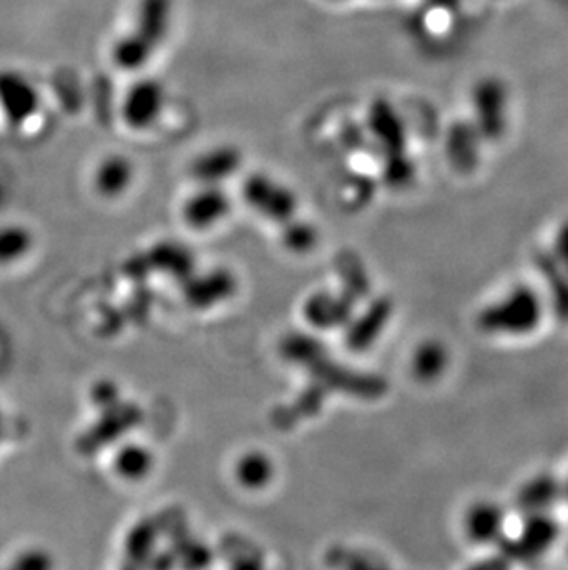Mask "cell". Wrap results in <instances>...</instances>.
Listing matches in <instances>:
<instances>
[{
    "mask_svg": "<svg viewBox=\"0 0 568 570\" xmlns=\"http://www.w3.org/2000/svg\"><path fill=\"white\" fill-rule=\"evenodd\" d=\"M545 317V303L537 291L519 285L478 313V328L491 336L522 338L536 333Z\"/></svg>",
    "mask_w": 568,
    "mask_h": 570,
    "instance_id": "6da1fadb",
    "label": "cell"
},
{
    "mask_svg": "<svg viewBox=\"0 0 568 570\" xmlns=\"http://www.w3.org/2000/svg\"><path fill=\"white\" fill-rule=\"evenodd\" d=\"M242 194L252 209L272 222H288L297 209L294 193L264 174L249 176L244 181Z\"/></svg>",
    "mask_w": 568,
    "mask_h": 570,
    "instance_id": "7a4b0ae2",
    "label": "cell"
},
{
    "mask_svg": "<svg viewBox=\"0 0 568 570\" xmlns=\"http://www.w3.org/2000/svg\"><path fill=\"white\" fill-rule=\"evenodd\" d=\"M165 109V89L156 80H140L124 98L123 119L129 128L143 131L156 125Z\"/></svg>",
    "mask_w": 568,
    "mask_h": 570,
    "instance_id": "3957f363",
    "label": "cell"
},
{
    "mask_svg": "<svg viewBox=\"0 0 568 570\" xmlns=\"http://www.w3.org/2000/svg\"><path fill=\"white\" fill-rule=\"evenodd\" d=\"M172 11V0H140L135 28L126 36L145 47L151 56L156 55L170 30Z\"/></svg>",
    "mask_w": 568,
    "mask_h": 570,
    "instance_id": "277c9868",
    "label": "cell"
},
{
    "mask_svg": "<svg viewBox=\"0 0 568 570\" xmlns=\"http://www.w3.org/2000/svg\"><path fill=\"white\" fill-rule=\"evenodd\" d=\"M506 513L493 501L472 502L463 515V533L472 544L488 547L502 538Z\"/></svg>",
    "mask_w": 568,
    "mask_h": 570,
    "instance_id": "5b68a950",
    "label": "cell"
},
{
    "mask_svg": "<svg viewBox=\"0 0 568 570\" xmlns=\"http://www.w3.org/2000/svg\"><path fill=\"white\" fill-rule=\"evenodd\" d=\"M231 210V199L222 187L204 185L183 207V216L194 229H207L224 220Z\"/></svg>",
    "mask_w": 568,
    "mask_h": 570,
    "instance_id": "8992f818",
    "label": "cell"
},
{
    "mask_svg": "<svg viewBox=\"0 0 568 570\" xmlns=\"http://www.w3.org/2000/svg\"><path fill=\"white\" fill-rule=\"evenodd\" d=\"M558 524L545 513H531L530 519L520 528L513 541L515 554L522 558H536L547 552L558 539Z\"/></svg>",
    "mask_w": 568,
    "mask_h": 570,
    "instance_id": "52a82bcc",
    "label": "cell"
},
{
    "mask_svg": "<svg viewBox=\"0 0 568 570\" xmlns=\"http://www.w3.org/2000/svg\"><path fill=\"white\" fill-rule=\"evenodd\" d=\"M0 104L6 115L13 122H25L33 117L39 108V97L36 89L25 78L6 75L0 78Z\"/></svg>",
    "mask_w": 568,
    "mask_h": 570,
    "instance_id": "ba28073f",
    "label": "cell"
},
{
    "mask_svg": "<svg viewBox=\"0 0 568 570\" xmlns=\"http://www.w3.org/2000/svg\"><path fill=\"white\" fill-rule=\"evenodd\" d=\"M241 154L233 146H218L215 150L205 151L193 165V176L202 185H216L235 176L241 168Z\"/></svg>",
    "mask_w": 568,
    "mask_h": 570,
    "instance_id": "9c48e42d",
    "label": "cell"
},
{
    "mask_svg": "<svg viewBox=\"0 0 568 570\" xmlns=\"http://www.w3.org/2000/svg\"><path fill=\"white\" fill-rule=\"evenodd\" d=\"M451 355L440 340H427L419 345L412 358V372L418 381L432 382L447 372Z\"/></svg>",
    "mask_w": 568,
    "mask_h": 570,
    "instance_id": "30bf717a",
    "label": "cell"
},
{
    "mask_svg": "<svg viewBox=\"0 0 568 570\" xmlns=\"http://www.w3.org/2000/svg\"><path fill=\"white\" fill-rule=\"evenodd\" d=\"M131 181H134V165L126 157L120 156L108 157L106 161L100 163L95 176L97 190L106 198H117L126 193Z\"/></svg>",
    "mask_w": 568,
    "mask_h": 570,
    "instance_id": "8fae6325",
    "label": "cell"
},
{
    "mask_svg": "<svg viewBox=\"0 0 568 570\" xmlns=\"http://www.w3.org/2000/svg\"><path fill=\"white\" fill-rule=\"evenodd\" d=\"M32 246V237L22 227L0 229V264H11L25 257Z\"/></svg>",
    "mask_w": 568,
    "mask_h": 570,
    "instance_id": "7c38bea8",
    "label": "cell"
},
{
    "mask_svg": "<svg viewBox=\"0 0 568 570\" xmlns=\"http://www.w3.org/2000/svg\"><path fill=\"white\" fill-rule=\"evenodd\" d=\"M50 567H52V561L49 556L41 550L30 549L16 556V560L11 561L8 570H50Z\"/></svg>",
    "mask_w": 568,
    "mask_h": 570,
    "instance_id": "4fadbf2b",
    "label": "cell"
},
{
    "mask_svg": "<svg viewBox=\"0 0 568 570\" xmlns=\"http://www.w3.org/2000/svg\"><path fill=\"white\" fill-rule=\"evenodd\" d=\"M284 238H286L288 248L295 249V252H303V249H311L314 246L316 233H314L312 227L294 224V226L288 227Z\"/></svg>",
    "mask_w": 568,
    "mask_h": 570,
    "instance_id": "5bb4252c",
    "label": "cell"
},
{
    "mask_svg": "<svg viewBox=\"0 0 568 570\" xmlns=\"http://www.w3.org/2000/svg\"><path fill=\"white\" fill-rule=\"evenodd\" d=\"M270 476V465L261 456H253L242 463L241 479L247 484H261Z\"/></svg>",
    "mask_w": 568,
    "mask_h": 570,
    "instance_id": "9a60e30c",
    "label": "cell"
},
{
    "mask_svg": "<svg viewBox=\"0 0 568 570\" xmlns=\"http://www.w3.org/2000/svg\"><path fill=\"white\" fill-rule=\"evenodd\" d=\"M120 468L129 476H140L148 468V454L140 449H129L120 458Z\"/></svg>",
    "mask_w": 568,
    "mask_h": 570,
    "instance_id": "2e32d148",
    "label": "cell"
},
{
    "mask_svg": "<svg viewBox=\"0 0 568 570\" xmlns=\"http://www.w3.org/2000/svg\"><path fill=\"white\" fill-rule=\"evenodd\" d=\"M2 425H4V417H2V409H0V432H2Z\"/></svg>",
    "mask_w": 568,
    "mask_h": 570,
    "instance_id": "e0dca14e",
    "label": "cell"
}]
</instances>
